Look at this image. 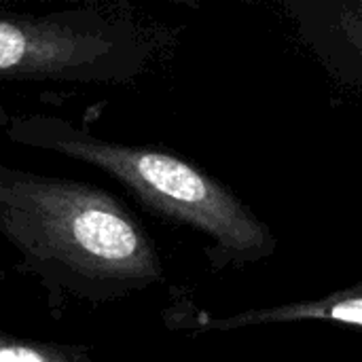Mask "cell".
<instances>
[{
    "label": "cell",
    "mask_w": 362,
    "mask_h": 362,
    "mask_svg": "<svg viewBox=\"0 0 362 362\" xmlns=\"http://www.w3.org/2000/svg\"><path fill=\"white\" fill-rule=\"evenodd\" d=\"M0 362H87L81 348L0 335Z\"/></svg>",
    "instance_id": "6"
},
{
    "label": "cell",
    "mask_w": 362,
    "mask_h": 362,
    "mask_svg": "<svg viewBox=\"0 0 362 362\" xmlns=\"http://www.w3.org/2000/svg\"><path fill=\"white\" fill-rule=\"evenodd\" d=\"M11 142L87 163L121 182L155 214L202 233L214 272L261 263L276 255L278 238L227 185L182 157L93 136L53 115L6 117Z\"/></svg>",
    "instance_id": "2"
},
{
    "label": "cell",
    "mask_w": 362,
    "mask_h": 362,
    "mask_svg": "<svg viewBox=\"0 0 362 362\" xmlns=\"http://www.w3.org/2000/svg\"><path fill=\"white\" fill-rule=\"evenodd\" d=\"M155 32L117 4L0 11V85H123L148 70Z\"/></svg>",
    "instance_id": "3"
},
{
    "label": "cell",
    "mask_w": 362,
    "mask_h": 362,
    "mask_svg": "<svg viewBox=\"0 0 362 362\" xmlns=\"http://www.w3.org/2000/svg\"><path fill=\"white\" fill-rule=\"evenodd\" d=\"M0 233L45 286L108 303L163 282L159 252L108 191L0 163Z\"/></svg>",
    "instance_id": "1"
},
{
    "label": "cell",
    "mask_w": 362,
    "mask_h": 362,
    "mask_svg": "<svg viewBox=\"0 0 362 362\" xmlns=\"http://www.w3.org/2000/svg\"><path fill=\"white\" fill-rule=\"evenodd\" d=\"M291 322H327V325L362 329V282L344 286L318 299L250 308L231 316L195 312L191 314V320L180 327L195 329V331L231 333V331H242V329H252V327L291 325Z\"/></svg>",
    "instance_id": "5"
},
{
    "label": "cell",
    "mask_w": 362,
    "mask_h": 362,
    "mask_svg": "<svg viewBox=\"0 0 362 362\" xmlns=\"http://www.w3.org/2000/svg\"><path fill=\"white\" fill-rule=\"evenodd\" d=\"M280 6L327 74L362 95V0H282Z\"/></svg>",
    "instance_id": "4"
}]
</instances>
